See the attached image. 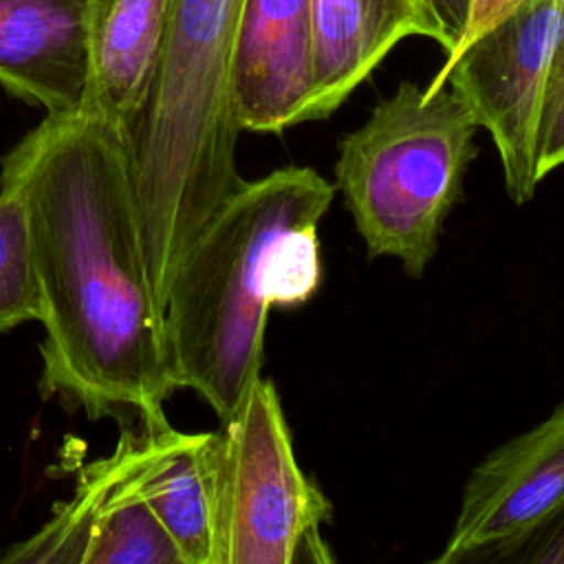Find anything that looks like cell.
Returning <instances> with one entry per match:
<instances>
[{"mask_svg": "<svg viewBox=\"0 0 564 564\" xmlns=\"http://www.w3.org/2000/svg\"><path fill=\"white\" fill-rule=\"evenodd\" d=\"M42 293V388L90 419L167 421L176 390L143 253L126 134L86 112L44 117L4 156Z\"/></svg>", "mask_w": 564, "mask_h": 564, "instance_id": "6da1fadb", "label": "cell"}, {"mask_svg": "<svg viewBox=\"0 0 564 564\" xmlns=\"http://www.w3.org/2000/svg\"><path fill=\"white\" fill-rule=\"evenodd\" d=\"M335 187L286 165L238 192L183 253L165 297L176 390H194L220 421L260 379L269 311L306 304L322 282L317 227Z\"/></svg>", "mask_w": 564, "mask_h": 564, "instance_id": "7a4b0ae2", "label": "cell"}, {"mask_svg": "<svg viewBox=\"0 0 564 564\" xmlns=\"http://www.w3.org/2000/svg\"><path fill=\"white\" fill-rule=\"evenodd\" d=\"M245 0H172L143 110L126 130L148 275L159 304L212 216L245 178L231 104V62Z\"/></svg>", "mask_w": 564, "mask_h": 564, "instance_id": "3957f363", "label": "cell"}, {"mask_svg": "<svg viewBox=\"0 0 564 564\" xmlns=\"http://www.w3.org/2000/svg\"><path fill=\"white\" fill-rule=\"evenodd\" d=\"M478 121L443 86L401 82L370 117L341 137L335 185L370 258H394L421 278L476 156Z\"/></svg>", "mask_w": 564, "mask_h": 564, "instance_id": "277c9868", "label": "cell"}, {"mask_svg": "<svg viewBox=\"0 0 564 564\" xmlns=\"http://www.w3.org/2000/svg\"><path fill=\"white\" fill-rule=\"evenodd\" d=\"M328 516L295 458L278 390L260 377L218 432L212 564H291L300 538Z\"/></svg>", "mask_w": 564, "mask_h": 564, "instance_id": "5b68a950", "label": "cell"}, {"mask_svg": "<svg viewBox=\"0 0 564 564\" xmlns=\"http://www.w3.org/2000/svg\"><path fill=\"white\" fill-rule=\"evenodd\" d=\"M564 40V0H524L476 37L423 88L449 86L485 128L516 205L533 198L538 128L546 79Z\"/></svg>", "mask_w": 564, "mask_h": 564, "instance_id": "8992f818", "label": "cell"}, {"mask_svg": "<svg viewBox=\"0 0 564 564\" xmlns=\"http://www.w3.org/2000/svg\"><path fill=\"white\" fill-rule=\"evenodd\" d=\"M311 90V0H245L231 62L238 128L282 132L304 123Z\"/></svg>", "mask_w": 564, "mask_h": 564, "instance_id": "52a82bcc", "label": "cell"}, {"mask_svg": "<svg viewBox=\"0 0 564 564\" xmlns=\"http://www.w3.org/2000/svg\"><path fill=\"white\" fill-rule=\"evenodd\" d=\"M564 505V399L527 432L489 452L467 476L447 549L522 531Z\"/></svg>", "mask_w": 564, "mask_h": 564, "instance_id": "ba28073f", "label": "cell"}, {"mask_svg": "<svg viewBox=\"0 0 564 564\" xmlns=\"http://www.w3.org/2000/svg\"><path fill=\"white\" fill-rule=\"evenodd\" d=\"M90 0H0V86L46 117L82 112Z\"/></svg>", "mask_w": 564, "mask_h": 564, "instance_id": "9c48e42d", "label": "cell"}, {"mask_svg": "<svg viewBox=\"0 0 564 564\" xmlns=\"http://www.w3.org/2000/svg\"><path fill=\"white\" fill-rule=\"evenodd\" d=\"M313 90L306 121L330 117L405 37L449 51L427 0H311Z\"/></svg>", "mask_w": 564, "mask_h": 564, "instance_id": "30bf717a", "label": "cell"}, {"mask_svg": "<svg viewBox=\"0 0 564 564\" xmlns=\"http://www.w3.org/2000/svg\"><path fill=\"white\" fill-rule=\"evenodd\" d=\"M172 0H90L82 112L123 134L145 106L161 62Z\"/></svg>", "mask_w": 564, "mask_h": 564, "instance_id": "8fae6325", "label": "cell"}, {"mask_svg": "<svg viewBox=\"0 0 564 564\" xmlns=\"http://www.w3.org/2000/svg\"><path fill=\"white\" fill-rule=\"evenodd\" d=\"M148 458L139 491L183 564H212L218 432H178L167 421L143 423Z\"/></svg>", "mask_w": 564, "mask_h": 564, "instance_id": "7c38bea8", "label": "cell"}, {"mask_svg": "<svg viewBox=\"0 0 564 564\" xmlns=\"http://www.w3.org/2000/svg\"><path fill=\"white\" fill-rule=\"evenodd\" d=\"M132 445V430L126 427L112 454L82 467L73 494L53 507L42 527L0 551V564H84L99 511L123 476Z\"/></svg>", "mask_w": 564, "mask_h": 564, "instance_id": "4fadbf2b", "label": "cell"}, {"mask_svg": "<svg viewBox=\"0 0 564 564\" xmlns=\"http://www.w3.org/2000/svg\"><path fill=\"white\" fill-rule=\"evenodd\" d=\"M123 476L99 511L84 564H181V557L141 498L139 478L148 458V434L137 421Z\"/></svg>", "mask_w": 564, "mask_h": 564, "instance_id": "5bb4252c", "label": "cell"}, {"mask_svg": "<svg viewBox=\"0 0 564 564\" xmlns=\"http://www.w3.org/2000/svg\"><path fill=\"white\" fill-rule=\"evenodd\" d=\"M42 322V293L22 200L0 189V333Z\"/></svg>", "mask_w": 564, "mask_h": 564, "instance_id": "9a60e30c", "label": "cell"}, {"mask_svg": "<svg viewBox=\"0 0 564 564\" xmlns=\"http://www.w3.org/2000/svg\"><path fill=\"white\" fill-rule=\"evenodd\" d=\"M430 564H564V505L531 527L465 549H443Z\"/></svg>", "mask_w": 564, "mask_h": 564, "instance_id": "2e32d148", "label": "cell"}, {"mask_svg": "<svg viewBox=\"0 0 564 564\" xmlns=\"http://www.w3.org/2000/svg\"><path fill=\"white\" fill-rule=\"evenodd\" d=\"M560 165H564V40L555 53L542 101L535 154L540 183Z\"/></svg>", "mask_w": 564, "mask_h": 564, "instance_id": "e0dca14e", "label": "cell"}, {"mask_svg": "<svg viewBox=\"0 0 564 564\" xmlns=\"http://www.w3.org/2000/svg\"><path fill=\"white\" fill-rule=\"evenodd\" d=\"M524 0H474L471 2V11H469V18H467V29L458 42V46L445 57V62L441 64V68L436 70L438 73H445L454 59L476 40L480 37L485 31H489L494 24H498L507 13H511L518 4H522Z\"/></svg>", "mask_w": 564, "mask_h": 564, "instance_id": "ac0fdd59", "label": "cell"}, {"mask_svg": "<svg viewBox=\"0 0 564 564\" xmlns=\"http://www.w3.org/2000/svg\"><path fill=\"white\" fill-rule=\"evenodd\" d=\"M471 2L474 0H427L434 15L443 24V31H445L447 42H449V51L445 53V57L458 46L463 33L467 29V18H469V11H471Z\"/></svg>", "mask_w": 564, "mask_h": 564, "instance_id": "d6986e66", "label": "cell"}, {"mask_svg": "<svg viewBox=\"0 0 564 564\" xmlns=\"http://www.w3.org/2000/svg\"><path fill=\"white\" fill-rule=\"evenodd\" d=\"M291 564H337L335 557H333V551H330L328 542L322 538L319 527L308 529V531L300 538Z\"/></svg>", "mask_w": 564, "mask_h": 564, "instance_id": "ffe728a7", "label": "cell"}, {"mask_svg": "<svg viewBox=\"0 0 564 564\" xmlns=\"http://www.w3.org/2000/svg\"><path fill=\"white\" fill-rule=\"evenodd\" d=\"M181 564H183V562H181Z\"/></svg>", "mask_w": 564, "mask_h": 564, "instance_id": "44dd1931", "label": "cell"}]
</instances>
